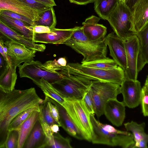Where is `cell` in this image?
<instances>
[{
  "label": "cell",
  "mask_w": 148,
  "mask_h": 148,
  "mask_svg": "<svg viewBox=\"0 0 148 148\" xmlns=\"http://www.w3.org/2000/svg\"><path fill=\"white\" fill-rule=\"evenodd\" d=\"M136 35L139 42L137 62V70L139 73L145 64L148 63V22Z\"/></svg>",
  "instance_id": "22"
},
{
  "label": "cell",
  "mask_w": 148,
  "mask_h": 148,
  "mask_svg": "<svg viewBox=\"0 0 148 148\" xmlns=\"http://www.w3.org/2000/svg\"><path fill=\"white\" fill-rule=\"evenodd\" d=\"M0 21L27 39L33 41L34 34L33 27L28 26L19 20L0 14Z\"/></svg>",
  "instance_id": "23"
},
{
  "label": "cell",
  "mask_w": 148,
  "mask_h": 148,
  "mask_svg": "<svg viewBox=\"0 0 148 148\" xmlns=\"http://www.w3.org/2000/svg\"><path fill=\"white\" fill-rule=\"evenodd\" d=\"M45 99L57 107L60 115L61 127L72 136L77 139L85 140L82 133L75 124L64 107L51 98L45 96Z\"/></svg>",
  "instance_id": "17"
},
{
  "label": "cell",
  "mask_w": 148,
  "mask_h": 148,
  "mask_svg": "<svg viewBox=\"0 0 148 148\" xmlns=\"http://www.w3.org/2000/svg\"><path fill=\"white\" fill-rule=\"evenodd\" d=\"M40 111H34L20 125L18 129L19 139L18 148H23L25 141L35 124L39 119Z\"/></svg>",
  "instance_id": "25"
},
{
  "label": "cell",
  "mask_w": 148,
  "mask_h": 148,
  "mask_svg": "<svg viewBox=\"0 0 148 148\" xmlns=\"http://www.w3.org/2000/svg\"><path fill=\"white\" fill-rule=\"evenodd\" d=\"M6 10L24 16L34 21L39 18L38 12L20 0H0V10Z\"/></svg>",
  "instance_id": "19"
},
{
  "label": "cell",
  "mask_w": 148,
  "mask_h": 148,
  "mask_svg": "<svg viewBox=\"0 0 148 148\" xmlns=\"http://www.w3.org/2000/svg\"><path fill=\"white\" fill-rule=\"evenodd\" d=\"M59 72L64 77L52 85L64 99L82 100L94 80L72 75L62 70Z\"/></svg>",
  "instance_id": "4"
},
{
  "label": "cell",
  "mask_w": 148,
  "mask_h": 148,
  "mask_svg": "<svg viewBox=\"0 0 148 148\" xmlns=\"http://www.w3.org/2000/svg\"><path fill=\"white\" fill-rule=\"evenodd\" d=\"M34 111H40V107H34L27 109L22 112L11 121L8 128L9 132L12 130L18 129L24 122Z\"/></svg>",
  "instance_id": "31"
},
{
  "label": "cell",
  "mask_w": 148,
  "mask_h": 148,
  "mask_svg": "<svg viewBox=\"0 0 148 148\" xmlns=\"http://www.w3.org/2000/svg\"><path fill=\"white\" fill-rule=\"evenodd\" d=\"M125 106L122 102L116 99L108 100L104 108V114L107 119L114 125L121 126L125 116Z\"/></svg>",
  "instance_id": "15"
},
{
  "label": "cell",
  "mask_w": 148,
  "mask_h": 148,
  "mask_svg": "<svg viewBox=\"0 0 148 148\" xmlns=\"http://www.w3.org/2000/svg\"><path fill=\"white\" fill-rule=\"evenodd\" d=\"M83 65L103 69H111L118 66L113 59L108 57L81 63Z\"/></svg>",
  "instance_id": "30"
},
{
  "label": "cell",
  "mask_w": 148,
  "mask_h": 148,
  "mask_svg": "<svg viewBox=\"0 0 148 148\" xmlns=\"http://www.w3.org/2000/svg\"><path fill=\"white\" fill-rule=\"evenodd\" d=\"M3 58L1 55H0V68H1L3 66Z\"/></svg>",
  "instance_id": "45"
},
{
  "label": "cell",
  "mask_w": 148,
  "mask_h": 148,
  "mask_svg": "<svg viewBox=\"0 0 148 148\" xmlns=\"http://www.w3.org/2000/svg\"><path fill=\"white\" fill-rule=\"evenodd\" d=\"M39 18L34 21L35 26L42 25L49 27L51 30L55 28L57 21L54 10L53 7L38 13Z\"/></svg>",
  "instance_id": "28"
},
{
  "label": "cell",
  "mask_w": 148,
  "mask_h": 148,
  "mask_svg": "<svg viewBox=\"0 0 148 148\" xmlns=\"http://www.w3.org/2000/svg\"><path fill=\"white\" fill-rule=\"evenodd\" d=\"M121 87L125 106L134 108L140 104L142 88L139 81L125 78Z\"/></svg>",
  "instance_id": "12"
},
{
  "label": "cell",
  "mask_w": 148,
  "mask_h": 148,
  "mask_svg": "<svg viewBox=\"0 0 148 148\" xmlns=\"http://www.w3.org/2000/svg\"><path fill=\"white\" fill-rule=\"evenodd\" d=\"M33 82L41 88L45 97L53 99L61 105H63L65 99L51 84L43 79L34 80Z\"/></svg>",
  "instance_id": "27"
},
{
  "label": "cell",
  "mask_w": 148,
  "mask_h": 148,
  "mask_svg": "<svg viewBox=\"0 0 148 148\" xmlns=\"http://www.w3.org/2000/svg\"><path fill=\"white\" fill-rule=\"evenodd\" d=\"M125 49L127 67L125 71V78L137 80L138 72L137 62L139 51V42L134 34L124 39Z\"/></svg>",
  "instance_id": "10"
},
{
  "label": "cell",
  "mask_w": 148,
  "mask_h": 148,
  "mask_svg": "<svg viewBox=\"0 0 148 148\" xmlns=\"http://www.w3.org/2000/svg\"><path fill=\"white\" fill-rule=\"evenodd\" d=\"M16 68L11 63L7 64L0 77V90L7 92L15 89L17 78Z\"/></svg>",
  "instance_id": "24"
},
{
  "label": "cell",
  "mask_w": 148,
  "mask_h": 148,
  "mask_svg": "<svg viewBox=\"0 0 148 148\" xmlns=\"http://www.w3.org/2000/svg\"><path fill=\"white\" fill-rule=\"evenodd\" d=\"M139 0H126L125 3L132 11L134 7Z\"/></svg>",
  "instance_id": "44"
},
{
  "label": "cell",
  "mask_w": 148,
  "mask_h": 148,
  "mask_svg": "<svg viewBox=\"0 0 148 148\" xmlns=\"http://www.w3.org/2000/svg\"><path fill=\"white\" fill-rule=\"evenodd\" d=\"M40 112L39 119L45 122L50 127L55 124L58 125L55 121L50 111L46 100L40 106Z\"/></svg>",
  "instance_id": "33"
},
{
  "label": "cell",
  "mask_w": 148,
  "mask_h": 148,
  "mask_svg": "<svg viewBox=\"0 0 148 148\" xmlns=\"http://www.w3.org/2000/svg\"><path fill=\"white\" fill-rule=\"evenodd\" d=\"M19 139L18 129L10 131L5 143V148H18Z\"/></svg>",
  "instance_id": "34"
},
{
  "label": "cell",
  "mask_w": 148,
  "mask_h": 148,
  "mask_svg": "<svg viewBox=\"0 0 148 148\" xmlns=\"http://www.w3.org/2000/svg\"><path fill=\"white\" fill-rule=\"evenodd\" d=\"M41 62L34 60L18 66L21 77H27L32 81L43 79L51 84L62 78L64 76L45 68Z\"/></svg>",
  "instance_id": "9"
},
{
  "label": "cell",
  "mask_w": 148,
  "mask_h": 148,
  "mask_svg": "<svg viewBox=\"0 0 148 148\" xmlns=\"http://www.w3.org/2000/svg\"><path fill=\"white\" fill-rule=\"evenodd\" d=\"M63 44L83 56L81 63L106 57L107 45L105 38L96 41L90 40L84 33L82 26L75 31Z\"/></svg>",
  "instance_id": "2"
},
{
  "label": "cell",
  "mask_w": 148,
  "mask_h": 148,
  "mask_svg": "<svg viewBox=\"0 0 148 148\" xmlns=\"http://www.w3.org/2000/svg\"><path fill=\"white\" fill-rule=\"evenodd\" d=\"M50 7H53L56 5L54 0H35Z\"/></svg>",
  "instance_id": "43"
},
{
  "label": "cell",
  "mask_w": 148,
  "mask_h": 148,
  "mask_svg": "<svg viewBox=\"0 0 148 148\" xmlns=\"http://www.w3.org/2000/svg\"><path fill=\"white\" fill-rule=\"evenodd\" d=\"M88 91L92 99L95 114L99 118L104 114V108L107 101L116 99L118 95L121 93V87L115 83L93 80Z\"/></svg>",
  "instance_id": "5"
},
{
  "label": "cell",
  "mask_w": 148,
  "mask_h": 148,
  "mask_svg": "<svg viewBox=\"0 0 148 148\" xmlns=\"http://www.w3.org/2000/svg\"><path fill=\"white\" fill-rule=\"evenodd\" d=\"M0 32V36L2 37L23 45L29 49L42 52L46 49V46L44 45L37 44L34 41L27 39L1 21Z\"/></svg>",
  "instance_id": "16"
},
{
  "label": "cell",
  "mask_w": 148,
  "mask_h": 148,
  "mask_svg": "<svg viewBox=\"0 0 148 148\" xmlns=\"http://www.w3.org/2000/svg\"><path fill=\"white\" fill-rule=\"evenodd\" d=\"M46 101L52 116L58 124L59 127H61L60 115L57 107L51 102Z\"/></svg>",
  "instance_id": "38"
},
{
  "label": "cell",
  "mask_w": 148,
  "mask_h": 148,
  "mask_svg": "<svg viewBox=\"0 0 148 148\" xmlns=\"http://www.w3.org/2000/svg\"><path fill=\"white\" fill-rule=\"evenodd\" d=\"M132 12L133 30L136 34L148 22V0H139Z\"/></svg>",
  "instance_id": "20"
},
{
  "label": "cell",
  "mask_w": 148,
  "mask_h": 148,
  "mask_svg": "<svg viewBox=\"0 0 148 148\" xmlns=\"http://www.w3.org/2000/svg\"><path fill=\"white\" fill-rule=\"evenodd\" d=\"M70 2L78 5H85L94 2L95 0H69Z\"/></svg>",
  "instance_id": "42"
},
{
  "label": "cell",
  "mask_w": 148,
  "mask_h": 148,
  "mask_svg": "<svg viewBox=\"0 0 148 148\" xmlns=\"http://www.w3.org/2000/svg\"><path fill=\"white\" fill-rule=\"evenodd\" d=\"M144 85L148 88V75L147 76Z\"/></svg>",
  "instance_id": "46"
},
{
  "label": "cell",
  "mask_w": 148,
  "mask_h": 148,
  "mask_svg": "<svg viewBox=\"0 0 148 148\" xmlns=\"http://www.w3.org/2000/svg\"><path fill=\"white\" fill-rule=\"evenodd\" d=\"M33 29L34 33H48L51 30L49 27L42 25H35L33 27Z\"/></svg>",
  "instance_id": "41"
},
{
  "label": "cell",
  "mask_w": 148,
  "mask_h": 148,
  "mask_svg": "<svg viewBox=\"0 0 148 148\" xmlns=\"http://www.w3.org/2000/svg\"><path fill=\"white\" fill-rule=\"evenodd\" d=\"M100 18L92 15L87 18L82 23V29L84 34L90 40L96 41L105 38L107 28L98 23Z\"/></svg>",
  "instance_id": "18"
},
{
  "label": "cell",
  "mask_w": 148,
  "mask_h": 148,
  "mask_svg": "<svg viewBox=\"0 0 148 148\" xmlns=\"http://www.w3.org/2000/svg\"><path fill=\"white\" fill-rule=\"evenodd\" d=\"M119 1V0H95L94 10L101 18L107 20Z\"/></svg>",
  "instance_id": "26"
},
{
  "label": "cell",
  "mask_w": 148,
  "mask_h": 148,
  "mask_svg": "<svg viewBox=\"0 0 148 148\" xmlns=\"http://www.w3.org/2000/svg\"><path fill=\"white\" fill-rule=\"evenodd\" d=\"M119 1L120 2L125 3L126 0H119Z\"/></svg>",
  "instance_id": "47"
},
{
  "label": "cell",
  "mask_w": 148,
  "mask_h": 148,
  "mask_svg": "<svg viewBox=\"0 0 148 148\" xmlns=\"http://www.w3.org/2000/svg\"><path fill=\"white\" fill-rule=\"evenodd\" d=\"M0 14L10 17L19 20L29 26H35L34 21L20 14L10 11L3 10H0Z\"/></svg>",
  "instance_id": "35"
},
{
  "label": "cell",
  "mask_w": 148,
  "mask_h": 148,
  "mask_svg": "<svg viewBox=\"0 0 148 148\" xmlns=\"http://www.w3.org/2000/svg\"><path fill=\"white\" fill-rule=\"evenodd\" d=\"M82 99L90 115L95 114L93 101L88 90L85 93Z\"/></svg>",
  "instance_id": "39"
},
{
  "label": "cell",
  "mask_w": 148,
  "mask_h": 148,
  "mask_svg": "<svg viewBox=\"0 0 148 148\" xmlns=\"http://www.w3.org/2000/svg\"><path fill=\"white\" fill-rule=\"evenodd\" d=\"M70 139L64 138L58 132L53 134L52 138L47 140L46 148H71Z\"/></svg>",
  "instance_id": "32"
},
{
  "label": "cell",
  "mask_w": 148,
  "mask_h": 148,
  "mask_svg": "<svg viewBox=\"0 0 148 148\" xmlns=\"http://www.w3.org/2000/svg\"><path fill=\"white\" fill-rule=\"evenodd\" d=\"M44 100L38 95L34 88L10 92L0 90V148H5L8 126L16 116L30 108L40 107Z\"/></svg>",
  "instance_id": "1"
},
{
  "label": "cell",
  "mask_w": 148,
  "mask_h": 148,
  "mask_svg": "<svg viewBox=\"0 0 148 148\" xmlns=\"http://www.w3.org/2000/svg\"><path fill=\"white\" fill-rule=\"evenodd\" d=\"M132 13L125 3L119 1L109 15L108 21L115 34L124 39L135 34L133 31Z\"/></svg>",
  "instance_id": "8"
},
{
  "label": "cell",
  "mask_w": 148,
  "mask_h": 148,
  "mask_svg": "<svg viewBox=\"0 0 148 148\" xmlns=\"http://www.w3.org/2000/svg\"><path fill=\"white\" fill-rule=\"evenodd\" d=\"M80 27V26H76L67 29L55 28L48 33H34L33 41L35 42L46 44H63L71 37L74 32Z\"/></svg>",
  "instance_id": "14"
},
{
  "label": "cell",
  "mask_w": 148,
  "mask_h": 148,
  "mask_svg": "<svg viewBox=\"0 0 148 148\" xmlns=\"http://www.w3.org/2000/svg\"><path fill=\"white\" fill-rule=\"evenodd\" d=\"M0 53L3 59L7 64L10 63L7 53V49L4 44V41L1 37H0Z\"/></svg>",
  "instance_id": "40"
},
{
  "label": "cell",
  "mask_w": 148,
  "mask_h": 148,
  "mask_svg": "<svg viewBox=\"0 0 148 148\" xmlns=\"http://www.w3.org/2000/svg\"><path fill=\"white\" fill-rule=\"evenodd\" d=\"M7 49V53L10 62L17 67L24 62L34 60L36 51L30 49L25 46L13 41L7 40L4 41Z\"/></svg>",
  "instance_id": "11"
},
{
  "label": "cell",
  "mask_w": 148,
  "mask_h": 148,
  "mask_svg": "<svg viewBox=\"0 0 148 148\" xmlns=\"http://www.w3.org/2000/svg\"><path fill=\"white\" fill-rule=\"evenodd\" d=\"M124 125L127 131L132 133L135 143L141 140L148 139V134L145 131V122L138 124L132 121L124 123Z\"/></svg>",
  "instance_id": "29"
},
{
  "label": "cell",
  "mask_w": 148,
  "mask_h": 148,
  "mask_svg": "<svg viewBox=\"0 0 148 148\" xmlns=\"http://www.w3.org/2000/svg\"><path fill=\"white\" fill-rule=\"evenodd\" d=\"M140 104L143 115L148 117V88L145 85L142 88Z\"/></svg>",
  "instance_id": "36"
},
{
  "label": "cell",
  "mask_w": 148,
  "mask_h": 148,
  "mask_svg": "<svg viewBox=\"0 0 148 148\" xmlns=\"http://www.w3.org/2000/svg\"><path fill=\"white\" fill-rule=\"evenodd\" d=\"M93 132L91 141L94 144H102L124 148H134L135 142L133 135L117 134L104 129L102 123L96 119L94 114L90 115Z\"/></svg>",
  "instance_id": "6"
},
{
  "label": "cell",
  "mask_w": 148,
  "mask_h": 148,
  "mask_svg": "<svg viewBox=\"0 0 148 148\" xmlns=\"http://www.w3.org/2000/svg\"><path fill=\"white\" fill-rule=\"evenodd\" d=\"M47 143V138L38 119L27 138L23 148H46Z\"/></svg>",
  "instance_id": "21"
},
{
  "label": "cell",
  "mask_w": 148,
  "mask_h": 148,
  "mask_svg": "<svg viewBox=\"0 0 148 148\" xmlns=\"http://www.w3.org/2000/svg\"><path fill=\"white\" fill-rule=\"evenodd\" d=\"M65 100L62 106L82 133L85 140L91 141L93 130L91 115L84 101L82 99L78 100Z\"/></svg>",
  "instance_id": "7"
},
{
  "label": "cell",
  "mask_w": 148,
  "mask_h": 148,
  "mask_svg": "<svg viewBox=\"0 0 148 148\" xmlns=\"http://www.w3.org/2000/svg\"><path fill=\"white\" fill-rule=\"evenodd\" d=\"M105 42L108 46L110 55L118 66L125 71L127 67V58L123 39L113 32L105 38Z\"/></svg>",
  "instance_id": "13"
},
{
  "label": "cell",
  "mask_w": 148,
  "mask_h": 148,
  "mask_svg": "<svg viewBox=\"0 0 148 148\" xmlns=\"http://www.w3.org/2000/svg\"><path fill=\"white\" fill-rule=\"evenodd\" d=\"M20 0L26 4L30 8L37 12L38 13L47 10L51 7L35 0Z\"/></svg>",
  "instance_id": "37"
},
{
  "label": "cell",
  "mask_w": 148,
  "mask_h": 148,
  "mask_svg": "<svg viewBox=\"0 0 148 148\" xmlns=\"http://www.w3.org/2000/svg\"><path fill=\"white\" fill-rule=\"evenodd\" d=\"M62 69L69 73L94 80L115 83L121 85L125 78V71L119 66L111 69H103L83 65L79 63H69Z\"/></svg>",
  "instance_id": "3"
}]
</instances>
